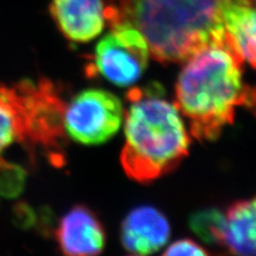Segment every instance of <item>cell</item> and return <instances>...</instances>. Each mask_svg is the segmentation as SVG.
Returning a JSON list of instances; mask_svg holds the SVG:
<instances>
[{
    "label": "cell",
    "instance_id": "1",
    "mask_svg": "<svg viewBox=\"0 0 256 256\" xmlns=\"http://www.w3.org/2000/svg\"><path fill=\"white\" fill-rule=\"evenodd\" d=\"M235 6H256V0H110L106 20L137 29L156 61L184 63L226 38L224 22Z\"/></svg>",
    "mask_w": 256,
    "mask_h": 256
},
{
    "label": "cell",
    "instance_id": "2",
    "mask_svg": "<svg viewBox=\"0 0 256 256\" xmlns=\"http://www.w3.org/2000/svg\"><path fill=\"white\" fill-rule=\"evenodd\" d=\"M244 61L226 36L184 62L174 104L200 142L217 140L239 107L256 116V86L244 82Z\"/></svg>",
    "mask_w": 256,
    "mask_h": 256
},
{
    "label": "cell",
    "instance_id": "3",
    "mask_svg": "<svg viewBox=\"0 0 256 256\" xmlns=\"http://www.w3.org/2000/svg\"><path fill=\"white\" fill-rule=\"evenodd\" d=\"M124 112L121 164L130 180L148 184L174 171L189 154L190 134L174 102L159 84L134 86Z\"/></svg>",
    "mask_w": 256,
    "mask_h": 256
},
{
    "label": "cell",
    "instance_id": "4",
    "mask_svg": "<svg viewBox=\"0 0 256 256\" xmlns=\"http://www.w3.org/2000/svg\"><path fill=\"white\" fill-rule=\"evenodd\" d=\"M124 120L123 104L105 89H86L66 105L64 132L82 146H100L118 134Z\"/></svg>",
    "mask_w": 256,
    "mask_h": 256
},
{
    "label": "cell",
    "instance_id": "5",
    "mask_svg": "<svg viewBox=\"0 0 256 256\" xmlns=\"http://www.w3.org/2000/svg\"><path fill=\"white\" fill-rule=\"evenodd\" d=\"M150 48L146 38L130 25L111 24L110 31L95 47L88 72L118 86L136 84L146 70Z\"/></svg>",
    "mask_w": 256,
    "mask_h": 256
},
{
    "label": "cell",
    "instance_id": "6",
    "mask_svg": "<svg viewBox=\"0 0 256 256\" xmlns=\"http://www.w3.org/2000/svg\"><path fill=\"white\" fill-rule=\"evenodd\" d=\"M36 123L34 82L25 79L14 86L0 84V158L13 143L34 146Z\"/></svg>",
    "mask_w": 256,
    "mask_h": 256
},
{
    "label": "cell",
    "instance_id": "7",
    "mask_svg": "<svg viewBox=\"0 0 256 256\" xmlns=\"http://www.w3.org/2000/svg\"><path fill=\"white\" fill-rule=\"evenodd\" d=\"M56 242L64 255L92 256L102 253L106 246V230L92 208L77 204L60 219Z\"/></svg>",
    "mask_w": 256,
    "mask_h": 256
},
{
    "label": "cell",
    "instance_id": "8",
    "mask_svg": "<svg viewBox=\"0 0 256 256\" xmlns=\"http://www.w3.org/2000/svg\"><path fill=\"white\" fill-rule=\"evenodd\" d=\"M171 235L170 223L157 208L142 205L134 208L121 226V244L132 255H148L162 249Z\"/></svg>",
    "mask_w": 256,
    "mask_h": 256
},
{
    "label": "cell",
    "instance_id": "9",
    "mask_svg": "<svg viewBox=\"0 0 256 256\" xmlns=\"http://www.w3.org/2000/svg\"><path fill=\"white\" fill-rule=\"evenodd\" d=\"M106 6L104 0H52L50 13L68 41L88 43L105 27Z\"/></svg>",
    "mask_w": 256,
    "mask_h": 256
},
{
    "label": "cell",
    "instance_id": "10",
    "mask_svg": "<svg viewBox=\"0 0 256 256\" xmlns=\"http://www.w3.org/2000/svg\"><path fill=\"white\" fill-rule=\"evenodd\" d=\"M221 246L232 254L256 255V196L230 206Z\"/></svg>",
    "mask_w": 256,
    "mask_h": 256
},
{
    "label": "cell",
    "instance_id": "11",
    "mask_svg": "<svg viewBox=\"0 0 256 256\" xmlns=\"http://www.w3.org/2000/svg\"><path fill=\"white\" fill-rule=\"evenodd\" d=\"M226 36L242 58L256 70V6H235L224 22Z\"/></svg>",
    "mask_w": 256,
    "mask_h": 256
},
{
    "label": "cell",
    "instance_id": "12",
    "mask_svg": "<svg viewBox=\"0 0 256 256\" xmlns=\"http://www.w3.org/2000/svg\"><path fill=\"white\" fill-rule=\"evenodd\" d=\"M224 226L226 214L214 208L198 212L189 220V226L194 233L203 242L221 246Z\"/></svg>",
    "mask_w": 256,
    "mask_h": 256
},
{
    "label": "cell",
    "instance_id": "13",
    "mask_svg": "<svg viewBox=\"0 0 256 256\" xmlns=\"http://www.w3.org/2000/svg\"><path fill=\"white\" fill-rule=\"evenodd\" d=\"M25 184V172L18 166L0 158V194L6 196H18Z\"/></svg>",
    "mask_w": 256,
    "mask_h": 256
},
{
    "label": "cell",
    "instance_id": "14",
    "mask_svg": "<svg viewBox=\"0 0 256 256\" xmlns=\"http://www.w3.org/2000/svg\"><path fill=\"white\" fill-rule=\"evenodd\" d=\"M208 252L202 246L190 239H180L168 246L164 255H208Z\"/></svg>",
    "mask_w": 256,
    "mask_h": 256
}]
</instances>
